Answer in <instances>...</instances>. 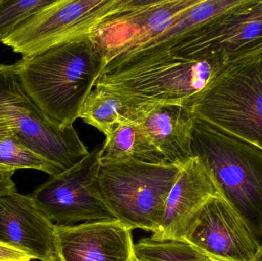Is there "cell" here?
Returning <instances> with one entry per match:
<instances>
[{"instance_id":"6da1fadb","label":"cell","mask_w":262,"mask_h":261,"mask_svg":"<svg viewBox=\"0 0 262 261\" xmlns=\"http://www.w3.org/2000/svg\"><path fill=\"white\" fill-rule=\"evenodd\" d=\"M12 65L29 98L60 126H73L104 69L89 37L53 46Z\"/></svg>"},{"instance_id":"7a4b0ae2","label":"cell","mask_w":262,"mask_h":261,"mask_svg":"<svg viewBox=\"0 0 262 261\" xmlns=\"http://www.w3.org/2000/svg\"><path fill=\"white\" fill-rule=\"evenodd\" d=\"M228 62L222 55L201 60L166 57L101 72L95 87L115 95L134 114L164 104L190 107Z\"/></svg>"},{"instance_id":"3957f363","label":"cell","mask_w":262,"mask_h":261,"mask_svg":"<svg viewBox=\"0 0 262 261\" xmlns=\"http://www.w3.org/2000/svg\"><path fill=\"white\" fill-rule=\"evenodd\" d=\"M193 156L201 159L220 196L262 245V150L195 118Z\"/></svg>"},{"instance_id":"277c9868","label":"cell","mask_w":262,"mask_h":261,"mask_svg":"<svg viewBox=\"0 0 262 261\" xmlns=\"http://www.w3.org/2000/svg\"><path fill=\"white\" fill-rule=\"evenodd\" d=\"M189 109L194 117L262 150V52L229 61Z\"/></svg>"},{"instance_id":"5b68a950","label":"cell","mask_w":262,"mask_h":261,"mask_svg":"<svg viewBox=\"0 0 262 261\" xmlns=\"http://www.w3.org/2000/svg\"><path fill=\"white\" fill-rule=\"evenodd\" d=\"M182 167L128 161L100 165L98 188L115 219L129 227L157 232L166 201Z\"/></svg>"},{"instance_id":"8992f818","label":"cell","mask_w":262,"mask_h":261,"mask_svg":"<svg viewBox=\"0 0 262 261\" xmlns=\"http://www.w3.org/2000/svg\"><path fill=\"white\" fill-rule=\"evenodd\" d=\"M262 52V0H249L235 10L217 17L149 50L126 58L130 66L159 58L201 60L222 55L229 61Z\"/></svg>"},{"instance_id":"52a82bcc","label":"cell","mask_w":262,"mask_h":261,"mask_svg":"<svg viewBox=\"0 0 262 261\" xmlns=\"http://www.w3.org/2000/svg\"><path fill=\"white\" fill-rule=\"evenodd\" d=\"M0 116L23 145L61 171L90 153L73 126H60L46 117L25 91L12 64H0Z\"/></svg>"},{"instance_id":"ba28073f","label":"cell","mask_w":262,"mask_h":261,"mask_svg":"<svg viewBox=\"0 0 262 261\" xmlns=\"http://www.w3.org/2000/svg\"><path fill=\"white\" fill-rule=\"evenodd\" d=\"M134 0H52L3 44L26 58L68 41L90 37Z\"/></svg>"},{"instance_id":"9c48e42d","label":"cell","mask_w":262,"mask_h":261,"mask_svg":"<svg viewBox=\"0 0 262 261\" xmlns=\"http://www.w3.org/2000/svg\"><path fill=\"white\" fill-rule=\"evenodd\" d=\"M101 147L72 168L38 186L31 195L45 216L58 225L115 219L101 199L98 188Z\"/></svg>"},{"instance_id":"30bf717a","label":"cell","mask_w":262,"mask_h":261,"mask_svg":"<svg viewBox=\"0 0 262 261\" xmlns=\"http://www.w3.org/2000/svg\"><path fill=\"white\" fill-rule=\"evenodd\" d=\"M200 0H134L89 38L104 63L132 50L166 30Z\"/></svg>"},{"instance_id":"8fae6325","label":"cell","mask_w":262,"mask_h":261,"mask_svg":"<svg viewBox=\"0 0 262 261\" xmlns=\"http://www.w3.org/2000/svg\"><path fill=\"white\" fill-rule=\"evenodd\" d=\"M186 242L219 261H257L262 245L220 194L203 205Z\"/></svg>"},{"instance_id":"7c38bea8","label":"cell","mask_w":262,"mask_h":261,"mask_svg":"<svg viewBox=\"0 0 262 261\" xmlns=\"http://www.w3.org/2000/svg\"><path fill=\"white\" fill-rule=\"evenodd\" d=\"M0 244L20 250L41 261H61L55 224L31 196L14 193L0 196Z\"/></svg>"},{"instance_id":"4fadbf2b","label":"cell","mask_w":262,"mask_h":261,"mask_svg":"<svg viewBox=\"0 0 262 261\" xmlns=\"http://www.w3.org/2000/svg\"><path fill=\"white\" fill-rule=\"evenodd\" d=\"M132 229L117 219L55 225L61 261H135Z\"/></svg>"},{"instance_id":"5bb4252c","label":"cell","mask_w":262,"mask_h":261,"mask_svg":"<svg viewBox=\"0 0 262 261\" xmlns=\"http://www.w3.org/2000/svg\"><path fill=\"white\" fill-rule=\"evenodd\" d=\"M217 194L220 193L209 170L200 158L193 156L182 165L168 196L163 222L151 238L186 242L203 205Z\"/></svg>"},{"instance_id":"9a60e30c","label":"cell","mask_w":262,"mask_h":261,"mask_svg":"<svg viewBox=\"0 0 262 261\" xmlns=\"http://www.w3.org/2000/svg\"><path fill=\"white\" fill-rule=\"evenodd\" d=\"M194 120L189 107L164 104L137 112L134 121L141 126L165 163L182 167L193 157L192 134Z\"/></svg>"},{"instance_id":"2e32d148","label":"cell","mask_w":262,"mask_h":261,"mask_svg":"<svg viewBox=\"0 0 262 261\" xmlns=\"http://www.w3.org/2000/svg\"><path fill=\"white\" fill-rule=\"evenodd\" d=\"M98 159L100 165L128 161L166 164L136 121L121 124L112 135L106 137Z\"/></svg>"},{"instance_id":"e0dca14e","label":"cell","mask_w":262,"mask_h":261,"mask_svg":"<svg viewBox=\"0 0 262 261\" xmlns=\"http://www.w3.org/2000/svg\"><path fill=\"white\" fill-rule=\"evenodd\" d=\"M134 113L115 95L95 87L86 98L78 115L84 123L110 136L121 124L133 121Z\"/></svg>"},{"instance_id":"ac0fdd59","label":"cell","mask_w":262,"mask_h":261,"mask_svg":"<svg viewBox=\"0 0 262 261\" xmlns=\"http://www.w3.org/2000/svg\"><path fill=\"white\" fill-rule=\"evenodd\" d=\"M135 261H219L186 241L146 238L134 245Z\"/></svg>"},{"instance_id":"d6986e66","label":"cell","mask_w":262,"mask_h":261,"mask_svg":"<svg viewBox=\"0 0 262 261\" xmlns=\"http://www.w3.org/2000/svg\"><path fill=\"white\" fill-rule=\"evenodd\" d=\"M0 165L15 171L20 169H33L51 176L63 172L23 145L13 133L0 140Z\"/></svg>"},{"instance_id":"ffe728a7","label":"cell","mask_w":262,"mask_h":261,"mask_svg":"<svg viewBox=\"0 0 262 261\" xmlns=\"http://www.w3.org/2000/svg\"><path fill=\"white\" fill-rule=\"evenodd\" d=\"M52 0H1L0 1V43L12 35L34 14Z\"/></svg>"},{"instance_id":"44dd1931","label":"cell","mask_w":262,"mask_h":261,"mask_svg":"<svg viewBox=\"0 0 262 261\" xmlns=\"http://www.w3.org/2000/svg\"><path fill=\"white\" fill-rule=\"evenodd\" d=\"M31 256L9 245L0 244V261H32Z\"/></svg>"},{"instance_id":"7402d4cb","label":"cell","mask_w":262,"mask_h":261,"mask_svg":"<svg viewBox=\"0 0 262 261\" xmlns=\"http://www.w3.org/2000/svg\"><path fill=\"white\" fill-rule=\"evenodd\" d=\"M12 127L7 121L0 116V140L9 135L12 134Z\"/></svg>"},{"instance_id":"603a6c76","label":"cell","mask_w":262,"mask_h":261,"mask_svg":"<svg viewBox=\"0 0 262 261\" xmlns=\"http://www.w3.org/2000/svg\"><path fill=\"white\" fill-rule=\"evenodd\" d=\"M15 170L12 169L8 168L4 165H0V174H11L13 175L15 173Z\"/></svg>"},{"instance_id":"cb8c5ba5","label":"cell","mask_w":262,"mask_h":261,"mask_svg":"<svg viewBox=\"0 0 262 261\" xmlns=\"http://www.w3.org/2000/svg\"><path fill=\"white\" fill-rule=\"evenodd\" d=\"M257 261H262V254L261 256H260L259 258L258 259V260Z\"/></svg>"}]
</instances>
